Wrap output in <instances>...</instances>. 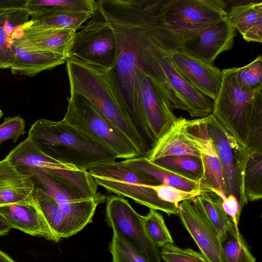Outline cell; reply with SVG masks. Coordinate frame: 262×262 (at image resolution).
Instances as JSON below:
<instances>
[{"instance_id":"7bdbcfd3","label":"cell","mask_w":262,"mask_h":262,"mask_svg":"<svg viewBox=\"0 0 262 262\" xmlns=\"http://www.w3.org/2000/svg\"><path fill=\"white\" fill-rule=\"evenodd\" d=\"M12 228L0 214V236L7 234Z\"/></svg>"},{"instance_id":"8992f818","label":"cell","mask_w":262,"mask_h":262,"mask_svg":"<svg viewBox=\"0 0 262 262\" xmlns=\"http://www.w3.org/2000/svg\"><path fill=\"white\" fill-rule=\"evenodd\" d=\"M88 172L98 185L107 191L133 200L149 209L168 215L178 214L179 208L160 200L150 185L160 183L149 175L121 162L103 163L91 168Z\"/></svg>"},{"instance_id":"ffe728a7","label":"cell","mask_w":262,"mask_h":262,"mask_svg":"<svg viewBox=\"0 0 262 262\" xmlns=\"http://www.w3.org/2000/svg\"><path fill=\"white\" fill-rule=\"evenodd\" d=\"M0 214L12 228L54 242L61 240L49 226L33 194L29 204H11L0 206Z\"/></svg>"},{"instance_id":"f35d334b","label":"cell","mask_w":262,"mask_h":262,"mask_svg":"<svg viewBox=\"0 0 262 262\" xmlns=\"http://www.w3.org/2000/svg\"><path fill=\"white\" fill-rule=\"evenodd\" d=\"M25 121L20 116L5 117L0 124V144L9 140L16 143L25 134Z\"/></svg>"},{"instance_id":"2e32d148","label":"cell","mask_w":262,"mask_h":262,"mask_svg":"<svg viewBox=\"0 0 262 262\" xmlns=\"http://www.w3.org/2000/svg\"><path fill=\"white\" fill-rule=\"evenodd\" d=\"M169 56L171 62L191 86L211 100L215 99L222 80V72L219 68L182 51L178 36L172 32Z\"/></svg>"},{"instance_id":"277c9868","label":"cell","mask_w":262,"mask_h":262,"mask_svg":"<svg viewBox=\"0 0 262 262\" xmlns=\"http://www.w3.org/2000/svg\"><path fill=\"white\" fill-rule=\"evenodd\" d=\"M236 68L223 69L212 114L251 154L262 153V88L247 92L238 86Z\"/></svg>"},{"instance_id":"484cf974","label":"cell","mask_w":262,"mask_h":262,"mask_svg":"<svg viewBox=\"0 0 262 262\" xmlns=\"http://www.w3.org/2000/svg\"><path fill=\"white\" fill-rule=\"evenodd\" d=\"M94 0H27L25 9L31 19L57 12H85L93 15L97 12Z\"/></svg>"},{"instance_id":"ac0fdd59","label":"cell","mask_w":262,"mask_h":262,"mask_svg":"<svg viewBox=\"0 0 262 262\" xmlns=\"http://www.w3.org/2000/svg\"><path fill=\"white\" fill-rule=\"evenodd\" d=\"M183 225L209 262H221V243L218 234L201 209L185 200L178 205Z\"/></svg>"},{"instance_id":"74e56055","label":"cell","mask_w":262,"mask_h":262,"mask_svg":"<svg viewBox=\"0 0 262 262\" xmlns=\"http://www.w3.org/2000/svg\"><path fill=\"white\" fill-rule=\"evenodd\" d=\"M150 186L160 200L173 204L178 207L180 202L185 200L191 201L202 192L187 191L162 184Z\"/></svg>"},{"instance_id":"7402d4cb","label":"cell","mask_w":262,"mask_h":262,"mask_svg":"<svg viewBox=\"0 0 262 262\" xmlns=\"http://www.w3.org/2000/svg\"><path fill=\"white\" fill-rule=\"evenodd\" d=\"M25 8L0 12V69H10L14 59V41L24 33L22 26L29 20Z\"/></svg>"},{"instance_id":"7c38bea8","label":"cell","mask_w":262,"mask_h":262,"mask_svg":"<svg viewBox=\"0 0 262 262\" xmlns=\"http://www.w3.org/2000/svg\"><path fill=\"white\" fill-rule=\"evenodd\" d=\"M17 167L37 168L52 174L75 188L84 196L98 195L97 186L88 171L62 163L41 152L29 137L19 143L6 157Z\"/></svg>"},{"instance_id":"5b68a950","label":"cell","mask_w":262,"mask_h":262,"mask_svg":"<svg viewBox=\"0 0 262 262\" xmlns=\"http://www.w3.org/2000/svg\"><path fill=\"white\" fill-rule=\"evenodd\" d=\"M28 137L48 157L81 170L88 171L118 159L108 147L63 119H38L31 125Z\"/></svg>"},{"instance_id":"83f0119b","label":"cell","mask_w":262,"mask_h":262,"mask_svg":"<svg viewBox=\"0 0 262 262\" xmlns=\"http://www.w3.org/2000/svg\"><path fill=\"white\" fill-rule=\"evenodd\" d=\"M222 201L218 193L209 190L203 191L191 201L205 214L216 230L220 241L234 225L223 208Z\"/></svg>"},{"instance_id":"d6986e66","label":"cell","mask_w":262,"mask_h":262,"mask_svg":"<svg viewBox=\"0 0 262 262\" xmlns=\"http://www.w3.org/2000/svg\"><path fill=\"white\" fill-rule=\"evenodd\" d=\"M13 45L14 59L10 69L14 75L33 77L64 63L68 59L35 46L24 33L15 39Z\"/></svg>"},{"instance_id":"f546056e","label":"cell","mask_w":262,"mask_h":262,"mask_svg":"<svg viewBox=\"0 0 262 262\" xmlns=\"http://www.w3.org/2000/svg\"><path fill=\"white\" fill-rule=\"evenodd\" d=\"M221 262H256L238 228L233 225L220 241Z\"/></svg>"},{"instance_id":"f1b7e54d","label":"cell","mask_w":262,"mask_h":262,"mask_svg":"<svg viewBox=\"0 0 262 262\" xmlns=\"http://www.w3.org/2000/svg\"><path fill=\"white\" fill-rule=\"evenodd\" d=\"M93 14L85 12H57L29 20L22 26L23 30H45L55 29L77 31Z\"/></svg>"},{"instance_id":"cb8c5ba5","label":"cell","mask_w":262,"mask_h":262,"mask_svg":"<svg viewBox=\"0 0 262 262\" xmlns=\"http://www.w3.org/2000/svg\"><path fill=\"white\" fill-rule=\"evenodd\" d=\"M122 163L146 173L158 181L187 191H203L200 181L191 179L150 161L146 157L125 159Z\"/></svg>"},{"instance_id":"f6af8a7d","label":"cell","mask_w":262,"mask_h":262,"mask_svg":"<svg viewBox=\"0 0 262 262\" xmlns=\"http://www.w3.org/2000/svg\"><path fill=\"white\" fill-rule=\"evenodd\" d=\"M3 115V112L0 109V119L2 118V117Z\"/></svg>"},{"instance_id":"e0dca14e","label":"cell","mask_w":262,"mask_h":262,"mask_svg":"<svg viewBox=\"0 0 262 262\" xmlns=\"http://www.w3.org/2000/svg\"><path fill=\"white\" fill-rule=\"evenodd\" d=\"M138 102L142 116L157 141L178 120L165 98L141 69Z\"/></svg>"},{"instance_id":"5bb4252c","label":"cell","mask_w":262,"mask_h":262,"mask_svg":"<svg viewBox=\"0 0 262 262\" xmlns=\"http://www.w3.org/2000/svg\"><path fill=\"white\" fill-rule=\"evenodd\" d=\"M235 36V29L226 17L195 33L177 36L182 51L213 64L221 53L232 48Z\"/></svg>"},{"instance_id":"9c48e42d","label":"cell","mask_w":262,"mask_h":262,"mask_svg":"<svg viewBox=\"0 0 262 262\" xmlns=\"http://www.w3.org/2000/svg\"><path fill=\"white\" fill-rule=\"evenodd\" d=\"M222 0H167L159 21L177 36L195 33L227 17Z\"/></svg>"},{"instance_id":"44dd1931","label":"cell","mask_w":262,"mask_h":262,"mask_svg":"<svg viewBox=\"0 0 262 262\" xmlns=\"http://www.w3.org/2000/svg\"><path fill=\"white\" fill-rule=\"evenodd\" d=\"M35 187L31 177L8 158L0 161V206L30 204Z\"/></svg>"},{"instance_id":"8d00e7d4","label":"cell","mask_w":262,"mask_h":262,"mask_svg":"<svg viewBox=\"0 0 262 262\" xmlns=\"http://www.w3.org/2000/svg\"><path fill=\"white\" fill-rule=\"evenodd\" d=\"M109 250L113 262H148L140 253L119 236L113 234Z\"/></svg>"},{"instance_id":"52a82bcc","label":"cell","mask_w":262,"mask_h":262,"mask_svg":"<svg viewBox=\"0 0 262 262\" xmlns=\"http://www.w3.org/2000/svg\"><path fill=\"white\" fill-rule=\"evenodd\" d=\"M68 101L67 112L62 119L64 121L108 147L118 159L139 157L127 137L84 97L70 94Z\"/></svg>"},{"instance_id":"d4e9b609","label":"cell","mask_w":262,"mask_h":262,"mask_svg":"<svg viewBox=\"0 0 262 262\" xmlns=\"http://www.w3.org/2000/svg\"><path fill=\"white\" fill-rule=\"evenodd\" d=\"M33 194L47 224L58 237L67 238L78 233L52 197L36 186Z\"/></svg>"},{"instance_id":"3957f363","label":"cell","mask_w":262,"mask_h":262,"mask_svg":"<svg viewBox=\"0 0 262 262\" xmlns=\"http://www.w3.org/2000/svg\"><path fill=\"white\" fill-rule=\"evenodd\" d=\"M66 71L70 94L84 97L127 137L139 157H146L148 151L129 117L113 69L67 59Z\"/></svg>"},{"instance_id":"1f68e13d","label":"cell","mask_w":262,"mask_h":262,"mask_svg":"<svg viewBox=\"0 0 262 262\" xmlns=\"http://www.w3.org/2000/svg\"><path fill=\"white\" fill-rule=\"evenodd\" d=\"M153 162L191 179L200 181L203 176L201 160L195 156L166 157Z\"/></svg>"},{"instance_id":"e575fe53","label":"cell","mask_w":262,"mask_h":262,"mask_svg":"<svg viewBox=\"0 0 262 262\" xmlns=\"http://www.w3.org/2000/svg\"><path fill=\"white\" fill-rule=\"evenodd\" d=\"M235 77L239 88L251 92L262 88V57L260 55L250 63L236 68Z\"/></svg>"},{"instance_id":"d6a6232c","label":"cell","mask_w":262,"mask_h":262,"mask_svg":"<svg viewBox=\"0 0 262 262\" xmlns=\"http://www.w3.org/2000/svg\"><path fill=\"white\" fill-rule=\"evenodd\" d=\"M227 17L233 28L242 35L262 17V2L233 6L227 13Z\"/></svg>"},{"instance_id":"ee69618b","label":"cell","mask_w":262,"mask_h":262,"mask_svg":"<svg viewBox=\"0 0 262 262\" xmlns=\"http://www.w3.org/2000/svg\"><path fill=\"white\" fill-rule=\"evenodd\" d=\"M0 262H16L9 255L0 250Z\"/></svg>"},{"instance_id":"60d3db41","label":"cell","mask_w":262,"mask_h":262,"mask_svg":"<svg viewBox=\"0 0 262 262\" xmlns=\"http://www.w3.org/2000/svg\"><path fill=\"white\" fill-rule=\"evenodd\" d=\"M247 41L261 42L262 41V17H260L243 35Z\"/></svg>"},{"instance_id":"836d02e7","label":"cell","mask_w":262,"mask_h":262,"mask_svg":"<svg viewBox=\"0 0 262 262\" xmlns=\"http://www.w3.org/2000/svg\"><path fill=\"white\" fill-rule=\"evenodd\" d=\"M143 224L149 238L158 248L173 243L163 215L156 210L150 209L149 212L143 216Z\"/></svg>"},{"instance_id":"4316f807","label":"cell","mask_w":262,"mask_h":262,"mask_svg":"<svg viewBox=\"0 0 262 262\" xmlns=\"http://www.w3.org/2000/svg\"><path fill=\"white\" fill-rule=\"evenodd\" d=\"M23 31L24 36L35 46L67 58L76 32L65 29Z\"/></svg>"},{"instance_id":"8fae6325","label":"cell","mask_w":262,"mask_h":262,"mask_svg":"<svg viewBox=\"0 0 262 262\" xmlns=\"http://www.w3.org/2000/svg\"><path fill=\"white\" fill-rule=\"evenodd\" d=\"M208 134L219 158L227 196L234 195L242 212L247 204L244 191V176L250 154L231 136L211 114L205 117Z\"/></svg>"},{"instance_id":"ba28073f","label":"cell","mask_w":262,"mask_h":262,"mask_svg":"<svg viewBox=\"0 0 262 262\" xmlns=\"http://www.w3.org/2000/svg\"><path fill=\"white\" fill-rule=\"evenodd\" d=\"M17 167L30 176L36 186L55 200L77 232L92 222L97 206L105 199L101 193L86 198L70 185L40 169Z\"/></svg>"},{"instance_id":"ab89813d","label":"cell","mask_w":262,"mask_h":262,"mask_svg":"<svg viewBox=\"0 0 262 262\" xmlns=\"http://www.w3.org/2000/svg\"><path fill=\"white\" fill-rule=\"evenodd\" d=\"M222 201V206L224 211L230 217L234 226L238 228L241 212L237 200L234 195H229Z\"/></svg>"},{"instance_id":"30bf717a","label":"cell","mask_w":262,"mask_h":262,"mask_svg":"<svg viewBox=\"0 0 262 262\" xmlns=\"http://www.w3.org/2000/svg\"><path fill=\"white\" fill-rule=\"evenodd\" d=\"M93 16L76 32L68 59L113 70L117 57L115 35L110 25L97 12Z\"/></svg>"},{"instance_id":"d590c367","label":"cell","mask_w":262,"mask_h":262,"mask_svg":"<svg viewBox=\"0 0 262 262\" xmlns=\"http://www.w3.org/2000/svg\"><path fill=\"white\" fill-rule=\"evenodd\" d=\"M160 251L164 262H209L201 253L190 248H180L173 243L163 245Z\"/></svg>"},{"instance_id":"603a6c76","label":"cell","mask_w":262,"mask_h":262,"mask_svg":"<svg viewBox=\"0 0 262 262\" xmlns=\"http://www.w3.org/2000/svg\"><path fill=\"white\" fill-rule=\"evenodd\" d=\"M183 118L177 121L156 143L146 158L154 162L170 156H191L200 158L198 148L188 138L183 130Z\"/></svg>"},{"instance_id":"b9f144b4","label":"cell","mask_w":262,"mask_h":262,"mask_svg":"<svg viewBox=\"0 0 262 262\" xmlns=\"http://www.w3.org/2000/svg\"><path fill=\"white\" fill-rule=\"evenodd\" d=\"M27 0H0V12L11 9L25 8Z\"/></svg>"},{"instance_id":"6da1fadb","label":"cell","mask_w":262,"mask_h":262,"mask_svg":"<svg viewBox=\"0 0 262 262\" xmlns=\"http://www.w3.org/2000/svg\"><path fill=\"white\" fill-rule=\"evenodd\" d=\"M165 0H100L97 12L115 35L117 57L113 69L127 108L138 105L139 57L143 32Z\"/></svg>"},{"instance_id":"9a60e30c","label":"cell","mask_w":262,"mask_h":262,"mask_svg":"<svg viewBox=\"0 0 262 262\" xmlns=\"http://www.w3.org/2000/svg\"><path fill=\"white\" fill-rule=\"evenodd\" d=\"M183 130L198 148L203 167L200 180L203 190L218 193L222 200L227 197L222 168L213 141L210 137L205 117L193 120L183 118Z\"/></svg>"},{"instance_id":"4dcf8cb0","label":"cell","mask_w":262,"mask_h":262,"mask_svg":"<svg viewBox=\"0 0 262 262\" xmlns=\"http://www.w3.org/2000/svg\"><path fill=\"white\" fill-rule=\"evenodd\" d=\"M244 191L247 202L262 198V153L250 155L244 176Z\"/></svg>"},{"instance_id":"7a4b0ae2","label":"cell","mask_w":262,"mask_h":262,"mask_svg":"<svg viewBox=\"0 0 262 262\" xmlns=\"http://www.w3.org/2000/svg\"><path fill=\"white\" fill-rule=\"evenodd\" d=\"M161 9L145 27L141 39V70L165 98L171 110L187 112L201 118L213 112V102L191 86L171 62L169 56L171 32L159 21Z\"/></svg>"},{"instance_id":"4fadbf2b","label":"cell","mask_w":262,"mask_h":262,"mask_svg":"<svg viewBox=\"0 0 262 262\" xmlns=\"http://www.w3.org/2000/svg\"><path fill=\"white\" fill-rule=\"evenodd\" d=\"M105 221L114 234L129 244L148 262H161L160 248L150 240L144 229L143 216L120 196L106 198Z\"/></svg>"}]
</instances>
